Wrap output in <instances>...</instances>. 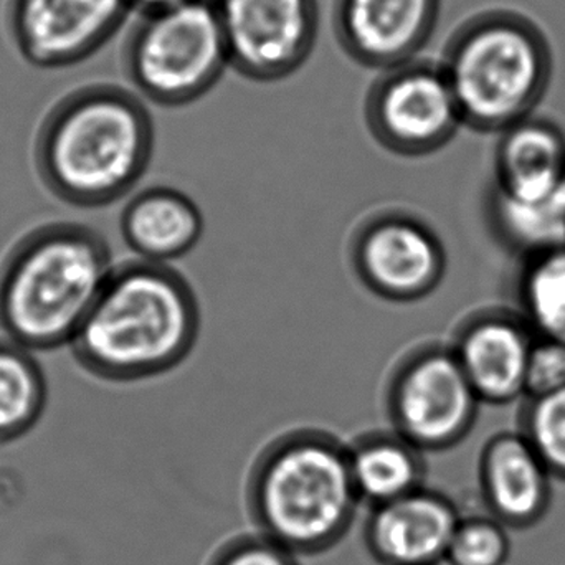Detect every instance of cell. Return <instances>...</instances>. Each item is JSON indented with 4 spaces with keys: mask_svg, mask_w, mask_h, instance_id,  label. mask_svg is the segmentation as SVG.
<instances>
[{
    "mask_svg": "<svg viewBox=\"0 0 565 565\" xmlns=\"http://www.w3.org/2000/svg\"><path fill=\"white\" fill-rule=\"evenodd\" d=\"M201 328L198 298L169 265H116L73 339L79 367L108 382H136L178 367Z\"/></svg>",
    "mask_w": 565,
    "mask_h": 565,
    "instance_id": "cell-1",
    "label": "cell"
},
{
    "mask_svg": "<svg viewBox=\"0 0 565 565\" xmlns=\"http://www.w3.org/2000/svg\"><path fill=\"white\" fill-rule=\"evenodd\" d=\"M154 126L145 103L118 86H93L60 103L36 141L43 185L73 207H105L145 174Z\"/></svg>",
    "mask_w": 565,
    "mask_h": 565,
    "instance_id": "cell-2",
    "label": "cell"
},
{
    "mask_svg": "<svg viewBox=\"0 0 565 565\" xmlns=\"http://www.w3.org/2000/svg\"><path fill=\"white\" fill-rule=\"evenodd\" d=\"M108 242L78 222L23 235L0 267V331L29 351L72 344L115 271Z\"/></svg>",
    "mask_w": 565,
    "mask_h": 565,
    "instance_id": "cell-3",
    "label": "cell"
},
{
    "mask_svg": "<svg viewBox=\"0 0 565 565\" xmlns=\"http://www.w3.org/2000/svg\"><path fill=\"white\" fill-rule=\"evenodd\" d=\"M361 504L348 447L319 431L281 438L262 454L248 478L255 530L298 557L339 546Z\"/></svg>",
    "mask_w": 565,
    "mask_h": 565,
    "instance_id": "cell-4",
    "label": "cell"
},
{
    "mask_svg": "<svg viewBox=\"0 0 565 565\" xmlns=\"http://www.w3.org/2000/svg\"><path fill=\"white\" fill-rule=\"evenodd\" d=\"M440 62L463 126L487 135L534 115L554 73L544 30L518 10L490 9L465 20L448 39Z\"/></svg>",
    "mask_w": 565,
    "mask_h": 565,
    "instance_id": "cell-5",
    "label": "cell"
},
{
    "mask_svg": "<svg viewBox=\"0 0 565 565\" xmlns=\"http://www.w3.org/2000/svg\"><path fill=\"white\" fill-rule=\"evenodd\" d=\"M126 73L139 95L159 106L191 105L231 68L212 0H188L145 13L126 45Z\"/></svg>",
    "mask_w": 565,
    "mask_h": 565,
    "instance_id": "cell-6",
    "label": "cell"
},
{
    "mask_svg": "<svg viewBox=\"0 0 565 565\" xmlns=\"http://www.w3.org/2000/svg\"><path fill=\"white\" fill-rule=\"evenodd\" d=\"M364 116L379 145L411 158L440 151L463 126L440 62L424 58L379 73L365 95Z\"/></svg>",
    "mask_w": 565,
    "mask_h": 565,
    "instance_id": "cell-7",
    "label": "cell"
},
{
    "mask_svg": "<svg viewBox=\"0 0 565 565\" xmlns=\"http://www.w3.org/2000/svg\"><path fill=\"white\" fill-rule=\"evenodd\" d=\"M480 405L450 345L414 352L397 369L388 388L395 434L424 454L461 444L473 430Z\"/></svg>",
    "mask_w": 565,
    "mask_h": 565,
    "instance_id": "cell-8",
    "label": "cell"
},
{
    "mask_svg": "<svg viewBox=\"0 0 565 565\" xmlns=\"http://www.w3.org/2000/svg\"><path fill=\"white\" fill-rule=\"evenodd\" d=\"M231 68L277 83L305 66L319 35L318 0H212Z\"/></svg>",
    "mask_w": 565,
    "mask_h": 565,
    "instance_id": "cell-9",
    "label": "cell"
},
{
    "mask_svg": "<svg viewBox=\"0 0 565 565\" xmlns=\"http://www.w3.org/2000/svg\"><path fill=\"white\" fill-rule=\"evenodd\" d=\"M362 282L388 301L412 302L430 295L447 271V255L434 231L404 214L369 222L354 245Z\"/></svg>",
    "mask_w": 565,
    "mask_h": 565,
    "instance_id": "cell-10",
    "label": "cell"
},
{
    "mask_svg": "<svg viewBox=\"0 0 565 565\" xmlns=\"http://www.w3.org/2000/svg\"><path fill=\"white\" fill-rule=\"evenodd\" d=\"M131 9V0H13L10 23L26 62L62 68L105 45Z\"/></svg>",
    "mask_w": 565,
    "mask_h": 565,
    "instance_id": "cell-11",
    "label": "cell"
},
{
    "mask_svg": "<svg viewBox=\"0 0 565 565\" xmlns=\"http://www.w3.org/2000/svg\"><path fill=\"white\" fill-rule=\"evenodd\" d=\"M440 12L441 0H335L332 30L352 62L381 73L420 58Z\"/></svg>",
    "mask_w": 565,
    "mask_h": 565,
    "instance_id": "cell-12",
    "label": "cell"
},
{
    "mask_svg": "<svg viewBox=\"0 0 565 565\" xmlns=\"http://www.w3.org/2000/svg\"><path fill=\"white\" fill-rule=\"evenodd\" d=\"M461 516L450 497L424 487L371 508L364 546L381 565H440Z\"/></svg>",
    "mask_w": 565,
    "mask_h": 565,
    "instance_id": "cell-13",
    "label": "cell"
},
{
    "mask_svg": "<svg viewBox=\"0 0 565 565\" xmlns=\"http://www.w3.org/2000/svg\"><path fill=\"white\" fill-rule=\"evenodd\" d=\"M536 335L520 312H478L465 322L451 351L481 404L524 401L527 355Z\"/></svg>",
    "mask_w": 565,
    "mask_h": 565,
    "instance_id": "cell-14",
    "label": "cell"
},
{
    "mask_svg": "<svg viewBox=\"0 0 565 565\" xmlns=\"http://www.w3.org/2000/svg\"><path fill=\"white\" fill-rule=\"evenodd\" d=\"M553 481V475L520 430L494 434L481 448V500L488 514L508 530H531L547 516Z\"/></svg>",
    "mask_w": 565,
    "mask_h": 565,
    "instance_id": "cell-15",
    "label": "cell"
},
{
    "mask_svg": "<svg viewBox=\"0 0 565 565\" xmlns=\"http://www.w3.org/2000/svg\"><path fill=\"white\" fill-rule=\"evenodd\" d=\"M493 191L516 201H541L565 188V132L531 115L498 135Z\"/></svg>",
    "mask_w": 565,
    "mask_h": 565,
    "instance_id": "cell-16",
    "label": "cell"
},
{
    "mask_svg": "<svg viewBox=\"0 0 565 565\" xmlns=\"http://www.w3.org/2000/svg\"><path fill=\"white\" fill-rule=\"evenodd\" d=\"M204 218L192 199L175 189L136 195L121 215V235L138 260L169 265L201 241Z\"/></svg>",
    "mask_w": 565,
    "mask_h": 565,
    "instance_id": "cell-17",
    "label": "cell"
},
{
    "mask_svg": "<svg viewBox=\"0 0 565 565\" xmlns=\"http://www.w3.org/2000/svg\"><path fill=\"white\" fill-rule=\"evenodd\" d=\"M349 450L352 481L369 508L391 503L425 487L424 451L395 434H372Z\"/></svg>",
    "mask_w": 565,
    "mask_h": 565,
    "instance_id": "cell-18",
    "label": "cell"
},
{
    "mask_svg": "<svg viewBox=\"0 0 565 565\" xmlns=\"http://www.w3.org/2000/svg\"><path fill=\"white\" fill-rule=\"evenodd\" d=\"M488 217L498 241L521 260L565 247V188L541 201L491 191Z\"/></svg>",
    "mask_w": 565,
    "mask_h": 565,
    "instance_id": "cell-19",
    "label": "cell"
},
{
    "mask_svg": "<svg viewBox=\"0 0 565 565\" xmlns=\"http://www.w3.org/2000/svg\"><path fill=\"white\" fill-rule=\"evenodd\" d=\"M35 352L0 339V444L29 434L46 407V381Z\"/></svg>",
    "mask_w": 565,
    "mask_h": 565,
    "instance_id": "cell-20",
    "label": "cell"
},
{
    "mask_svg": "<svg viewBox=\"0 0 565 565\" xmlns=\"http://www.w3.org/2000/svg\"><path fill=\"white\" fill-rule=\"evenodd\" d=\"M518 305L534 335L565 342V247L523 260Z\"/></svg>",
    "mask_w": 565,
    "mask_h": 565,
    "instance_id": "cell-21",
    "label": "cell"
},
{
    "mask_svg": "<svg viewBox=\"0 0 565 565\" xmlns=\"http://www.w3.org/2000/svg\"><path fill=\"white\" fill-rule=\"evenodd\" d=\"M518 430L530 441L554 480L565 481V388L524 401Z\"/></svg>",
    "mask_w": 565,
    "mask_h": 565,
    "instance_id": "cell-22",
    "label": "cell"
},
{
    "mask_svg": "<svg viewBox=\"0 0 565 565\" xmlns=\"http://www.w3.org/2000/svg\"><path fill=\"white\" fill-rule=\"evenodd\" d=\"M511 556L510 530L490 514L461 516L445 565H507Z\"/></svg>",
    "mask_w": 565,
    "mask_h": 565,
    "instance_id": "cell-23",
    "label": "cell"
},
{
    "mask_svg": "<svg viewBox=\"0 0 565 565\" xmlns=\"http://www.w3.org/2000/svg\"><path fill=\"white\" fill-rule=\"evenodd\" d=\"M565 388V342L534 338L527 355L524 401L546 397Z\"/></svg>",
    "mask_w": 565,
    "mask_h": 565,
    "instance_id": "cell-24",
    "label": "cell"
},
{
    "mask_svg": "<svg viewBox=\"0 0 565 565\" xmlns=\"http://www.w3.org/2000/svg\"><path fill=\"white\" fill-rule=\"evenodd\" d=\"M207 565H299V561L280 544L255 533L222 544Z\"/></svg>",
    "mask_w": 565,
    "mask_h": 565,
    "instance_id": "cell-25",
    "label": "cell"
},
{
    "mask_svg": "<svg viewBox=\"0 0 565 565\" xmlns=\"http://www.w3.org/2000/svg\"><path fill=\"white\" fill-rule=\"evenodd\" d=\"M188 2V0H131L132 9L141 10L145 13L159 12V10L171 9L179 3Z\"/></svg>",
    "mask_w": 565,
    "mask_h": 565,
    "instance_id": "cell-26",
    "label": "cell"
}]
</instances>
